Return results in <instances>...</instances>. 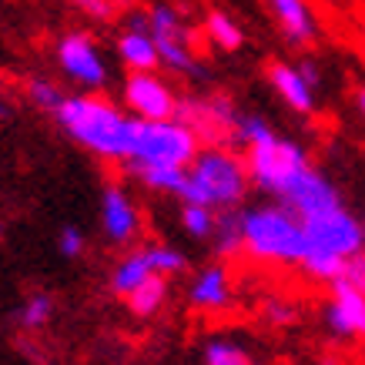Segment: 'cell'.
<instances>
[{
    "label": "cell",
    "mask_w": 365,
    "mask_h": 365,
    "mask_svg": "<svg viewBox=\"0 0 365 365\" xmlns=\"http://www.w3.org/2000/svg\"><path fill=\"white\" fill-rule=\"evenodd\" d=\"M235 138L242 144H262L268 138H275V131L268 128L265 118H258V114H238V121H235Z\"/></svg>",
    "instance_id": "obj_25"
},
{
    "label": "cell",
    "mask_w": 365,
    "mask_h": 365,
    "mask_svg": "<svg viewBox=\"0 0 365 365\" xmlns=\"http://www.w3.org/2000/svg\"><path fill=\"white\" fill-rule=\"evenodd\" d=\"M299 265L305 268L312 278H319V282H329V285H332L335 278H339V272H342L345 258H339V255H305Z\"/></svg>",
    "instance_id": "obj_26"
},
{
    "label": "cell",
    "mask_w": 365,
    "mask_h": 365,
    "mask_svg": "<svg viewBox=\"0 0 365 365\" xmlns=\"http://www.w3.org/2000/svg\"><path fill=\"white\" fill-rule=\"evenodd\" d=\"M148 258H151V268H155L158 275H178V272H185V255L178 252V248H168V245H151V248H144Z\"/></svg>",
    "instance_id": "obj_27"
},
{
    "label": "cell",
    "mask_w": 365,
    "mask_h": 365,
    "mask_svg": "<svg viewBox=\"0 0 365 365\" xmlns=\"http://www.w3.org/2000/svg\"><path fill=\"white\" fill-rule=\"evenodd\" d=\"M101 225H104L108 242L114 245L131 242L138 235V208L131 205L128 191L118 188V185H108L101 195Z\"/></svg>",
    "instance_id": "obj_12"
},
{
    "label": "cell",
    "mask_w": 365,
    "mask_h": 365,
    "mask_svg": "<svg viewBox=\"0 0 365 365\" xmlns=\"http://www.w3.org/2000/svg\"><path fill=\"white\" fill-rule=\"evenodd\" d=\"M242 242L245 252L258 262H278V265H299L309 252L305 222L302 215L275 201L242 215Z\"/></svg>",
    "instance_id": "obj_2"
},
{
    "label": "cell",
    "mask_w": 365,
    "mask_h": 365,
    "mask_svg": "<svg viewBox=\"0 0 365 365\" xmlns=\"http://www.w3.org/2000/svg\"><path fill=\"white\" fill-rule=\"evenodd\" d=\"M78 11H84V14H91V17H98V21H108L114 14V7H111V0H71Z\"/></svg>",
    "instance_id": "obj_33"
},
{
    "label": "cell",
    "mask_w": 365,
    "mask_h": 365,
    "mask_svg": "<svg viewBox=\"0 0 365 365\" xmlns=\"http://www.w3.org/2000/svg\"><path fill=\"white\" fill-rule=\"evenodd\" d=\"M205 34L211 37V44H218L222 51H238L245 41L242 27L228 17V14H208V21H205Z\"/></svg>",
    "instance_id": "obj_21"
},
{
    "label": "cell",
    "mask_w": 365,
    "mask_h": 365,
    "mask_svg": "<svg viewBox=\"0 0 365 365\" xmlns=\"http://www.w3.org/2000/svg\"><path fill=\"white\" fill-rule=\"evenodd\" d=\"M0 235H4V228H0Z\"/></svg>",
    "instance_id": "obj_37"
},
{
    "label": "cell",
    "mask_w": 365,
    "mask_h": 365,
    "mask_svg": "<svg viewBox=\"0 0 365 365\" xmlns=\"http://www.w3.org/2000/svg\"><path fill=\"white\" fill-rule=\"evenodd\" d=\"M155 37V34H151ZM191 34H158L155 37V47H158V57L161 64L178 71V74H191L195 71V54H191Z\"/></svg>",
    "instance_id": "obj_18"
},
{
    "label": "cell",
    "mask_w": 365,
    "mask_h": 365,
    "mask_svg": "<svg viewBox=\"0 0 365 365\" xmlns=\"http://www.w3.org/2000/svg\"><path fill=\"white\" fill-rule=\"evenodd\" d=\"M7 118H11V108H7V104L0 101V121H7Z\"/></svg>",
    "instance_id": "obj_35"
},
{
    "label": "cell",
    "mask_w": 365,
    "mask_h": 365,
    "mask_svg": "<svg viewBox=\"0 0 365 365\" xmlns=\"http://www.w3.org/2000/svg\"><path fill=\"white\" fill-rule=\"evenodd\" d=\"M118 51H121V61L131 71H155L161 64L158 57V47H155V37L144 31V27H128L118 41Z\"/></svg>",
    "instance_id": "obj_16"
},
{
    "label": "cell",
    "mask_w": 365,
    "mask_h": 365,
    "mask_svg": "<svg viewBox=\"0 0 365 365\" xmlns=\"http://www.w3.org/2000/svg\"><path fill=\"white\" fill-rule=\"evenodd\" d=\"M278 201L288 205V208L295 211V215H302V218H309V215H319V211H329V208H335V205H342L335 185L322 175L319 168H312V165L302 168L299 175L288 181L285 191L278 195Z\"/></svg>",
    "instance_id": "obj_10"
},
{
    "label": "cell",
    "mask_w": 365,
    "mask_h": 365,
    "mask_svg": "<svg viewBox=\"0 0 365 365\" xmlns=\"http://www.w3.org/2000/svg\"><path fill=\"white\" fill-rule=\"evenodd\" d=\"M248 168L218 144H208L201 148L198 155L191 158L188 175H185V185L178 191V198L185 201H201V205H211V208H235L242 205L245 191H248Z\"/></svg>",
    "instance_id": "obj_3"
},
{
    "label": "cell",
    "mask_w": 365,
    "mask_h": 365,
    "mask_svg": "<svg viewBox=\"0 0 365 365\" xmlns=\"http://www.w3.org/2000/svg\"><path fill=\"white\" fill-rule=\"evenodd\" d=\"M205 362L208 365H248L252 359H248V352H245L242 345L235 342H208L205 345Z\"/></svg>",
    "instance_id": "obj_28"
},
{
    "label": "cell",
    "mask_w": 365,
    "mask_h": 365,
    "mask_svg": "<svg viewBox=\"0 0 365 365\" xmlns=\"http://www.w3.org/2000/svg\"><path fill=\"white\" fill-rule=\"evenodd\" d=\"M265 319L272 322V325H292V322L299 319V312L292 309L288 302H268V305H265Z\"/></svg>",
    "instance_id": "obj_32"
},
{
    "label": "cell",
    "mask_w": 365,
    "mask_h": 365,
    "mask_svg": "<svg viewBox=\"0 0 365 365\" xmlns=\"http://www.w3.org/2000/svg\"><path fill=\"white\" fill-rule=\"evenodd\" d=\"M57 248H61L64 258H78V255L84 252V235H81L74 225H67V228H61V235H57Z\"/></svg>",
    "instance_id": "obj_31"
},
{
    "label": "cell",
    "mask_w": 365,
    "mask_h": 365,
    "mask_svg": "<svg viewBox=\"0 0 365 365\" xmlns=\"http://www.w3.org/2000/svg\"><path fill=\"white\" fill-rule=\"evenodd\" d=\"M165 299H168V275H158L155 272V275L144 278L134 292H128V309L138 319H148V315H155L165 305Z\"/></svg>",
    "instance_id": "obj_17"
},
{
    "label": "cell",
    "mask_w": 365,
    "mask_h": 365,
    "mask_svg": "<svg viewBox=\"0 0 365 365\" xmlns=\"http://www.w3.org/2000/svg\"><path fill=\"white\" fill-rule=\"evenodd\" d=\"M148 275H155V268H151V258H148V252H134L128 255L121 265L114 268L111 275V288L121 295V299H128V292H134V288L141 285Z\"/></svg>",
    "instance_id": "obj_19"
},
{
    "label": "cell",
    "mask_w": 365,
    "mask_h": 365,
    "mask_svg": "<svg viewBox=\"0 0 365 365\" xmlns=\"http://www.w3.org/2000/svg\"><path fill=\"white\" fill-rule=\"evenodd\" d=\"M228 302H232L228 272L222 265H208L191 285V305H198V309H225Z\"/></svg>",
    "instance_id": "obj_15"
},
{
    "label": "cell",
    "mask_w": 365,
    "mask_h": 365,
    "mask_svg": "<svg viewBox=\"0 0 365 365\" xmlns=\"http://www.w3.org/2000/svg\"><path fill=\"white\" fill-rule=\"evenodd\" d=\"M268 81H272V88L278 91V98L285 101L292 111H299V114H312V111H315V88H312L309 81L302 78L299 67H292V64H272V71H268Z\"/></svg>",
    "instance_id": "obj_13"
},
{
    "label": "cell",
    "mask_w": 365,
    "mask_h": 365,
    "mask_svg": "<svg viewBox=\"0 0 365 365\" xmlns=\"http://www.w3.org/2000/svg\"><path fill=\"white\" fill-rule=\"evenodd\" d=\"M215 218H218V208L201 205V201H185V208H181V225H185V232L195 235V238H211Z\"/></svg>",
    "instance_id": "obj_22"
},
{
    "label": "cell",
    "mask_w": 365,
    "mask_h": 365,
    "mask_svg": "<svg viewBox=\"0 0 365 365\" xmlns=\"http://www.w3.org/2000/svg\"><path fill=\"white\" fill-rule=\"evenodd\" d=\"M57 64L71 81H78L81 88L98 91L108 84V67H104V57L94 47L88 34H64L61 44H57Z\"/></svg>",
    "instance_id": "obj_8"
},
{
    "label": "cell",
    "mask_w": 365,
    "mask_h": 365,
    "mask_svg": "<svg viewBox=\"0 0 365 365\" xmlns=\"http://www.w3.org/2000/svg\"><path fill=\"white\" fill-rule=\"evenodd\" d=\"M178 121H185L195 131V138L205 144H222L228 134H235V121H238V111L228 98H188L178 101Z\"/></svg>",
    "instance_id": "obj_7"
},
{
    "label": "cell",
    "mask_w": 365,
    "mask_h": 365,
    "mask_svg": "<svg viewBox=\"0 0 365 365\" xmlns=\"http://www.w3.org/2000/svg\"><path fill=\"white\" fill-rule=\"evenodd\" d=\"M272 11H275L278 24L292 44H312L315 37V21H312V11L305 0H268Z\"/></svg>",
    "instance_id": "obj_14"
},
{
    "label": "cell",
    "mask_w": 365,
    "mask_h": 365,
    "mask_svg": "<svg viewBox=\"0 0 365 365\" xmlns=\"http://www.w3.org/2000/svg\"><path fill=\"white\" fill-rule=\"evenodd\" d=\"M195 155H198V138L185 121H178V118H161V121L138 118L134 121L131 155L124 161L131 165V171L161 168V165L188 168Z\"/></svg>",
    "instance_id": "obj_4"
},
{
    "label": "cell",
    "mask_w": 365,
    "mask_h": 365,
    "mask_svg": "<svg viewBox=\"0 0 365 365\" xmlns=\"http://www.w3.org/2000/svg\"><path fill=\"white\" fill-rule=\"evenodd\" d=\"M134 175L141 178L144 185L151 191H165V195H178L181 185H185V175H188V168H141V171H134Z\"/></svg>",
    "instance_id": "obj_23"
},
{
    "label": "cell",
    "mask_w": 365,
    "mask_h": 365,
    "mask_svg": "<svg viewBox=\"0 0 365 365\" xmlns=\"http://www.w3.org/2000/svg\"><path fill=\"white\" fill-rule=\"evenodd\" d=\"M54 118L74 141L84 144L94 155L111 158V161H124L131 155L134 121L138 118L121 114L108 101L88 98V94L61 98V104L54 108Z\"/></svg>",
    "instance_id": "obj_1"
},
{
    "label": "cell",
    "mask_w": 365,
    "mask_h": 365,
    "mask_svg": "<svg viewBox=\"0 0 365 365\" xmlns=\"http://www.w3.org/2000/svg\"><path fill=\"white\" fill-rule=\"evenodd\" d=\"M302 222H305V238H309V252L305 255H339V258H349V255L365 248V222L352 218L342 205L319 211V215H309Z\"/></svg>",
    "instance_id": "obj_6"
},
{
    "label": "cell",
    "mask_w": 365,
    "mask_h": 365,
    "mask_svg": "<svg viewBox=\"0 0 365 365\" xmlns=\"http://www.w3.org/2000/svg\"><path fill=\"white\" fill-rule=\"evenodd\" d=\"M27 98H31L37 108H44V111H54L57 104H61L57 88L51 84V81H44V78H31V81H27Z\"/></svg>",
    "instance_id": "obj_30"
},
{
    "label": "cell",
    "mask_w": 365,
    "mask_h": 365,
    "mask_svg": "<svg viewBox=\"0 0 365 365\" xmlns=\"http://www.w3.org/2000/svg\"><path fill=\"white\" fill-rule=\"evenodd\" d=\"M51 315H54V299H51L47 292H37V295H31V299L24 302L21 325L31 329V332H37V329H44L47 322H51Z\"/></svg>",
    "instance_id": "obj_24"
},
{
    "label": "cell",
    "mask_w": 365,
    "mask_h": 365,
    "mask_svg": "<svg viewBox=\"0 0 365 365\" xmlns=\"http://www.w3.org/2000/svg\"><path fill=\"white\" fill-rule=\"evenodd\" d=\"M325 325L342 339H365V295L355 288L332 285V302L325 305Z\"/></svg>",
    "instance_id": "obj_11"
},
{
    "label": "cell",
    "mask_w": 365,
    "mask_h": 365,
    "mask_svg": "<svg viewBox=\"0 0 365 365\" xmlns=\"http://www.w3.org/2000/svg\"><path fill=\"white\" fill-rule=\"evenodd\" d=\"M124 104L138 118H148V121H161V118H175L178 114V98L171 91V84L161 81L158 74H151V71H134L128 78Z\"/></svg>",
    "instance_id": "obj_9"
},
{
    "label": "cell",
    "mask_w": 365,
    "mask_h": 365,
    "mask_svg": "<svg viewBox=\"0 0 365 365\" xmlns=\"http://www.w3.org/2000/svg\"><path fill=\"white\" fill-rule=\"evenodd\" d=\"M309 165L312 161H309V155H305V148L295 141H288V138H278V134L262 144H252L248 161H245L255 188L268 191V195H275V198L285 191L288 181Z\"/></svg>",
    "instance_id": "obj_5"
},
{
    "label": "cell",
    "mask_w": 365,
    "mask_h": 365,
    "mask_svg": "<svg viewBox=\"0 0 365 365\" xmlns=\"http://www.w3.org/2000/svg\"><path fill=\"white\" fill-rule=\"evenodd\" d=\"M211 238H215L218 255H225V258L238 255L245 248V242H242V215H238L235 208H222V215L215 218V232H211Z\"/></svg>",
    "instance_id": "obj_20"
},
{
    "label": "cell",
    "mask_w": 365,
    "mask_h": 365,
    "mask_svg": "<svg viewBox=\"0 0 365 365\" xmlns=\"http://www.w3.org/2000/svg\"><path fill=\"white\" fill-rule=\"evenodd\" d=\"M359 108H362V114H365V88H359Z\"/></svg>",
    "instance_id": "obj_36"
},
{
    "label": "cell",
    "mask_w": 365,
    "mask_h": 365,
    "mask_svg": "<svg viewBox=\"0 0 365 365\" xmlns=\"http://www.w3.org/2000/svg\"><path fill=\"white\" fill-rule=\"evenodd\" d=\"M299 71H302V78L309 81L312 88H319V81H322V74H319V67L312 64V61H302V64H299Z\"/></svg>",
    "instance_id": "obj_34"
},
{
    "label": "cell",
    "mask_w": 365,
    "mask_h": 365,
    "mask_svg": "<svg viewBox=\"0 0 365 365\" xmlns=\"http://www.w3.org/2000/svg\"><path fill=\"white\" fill-rule=\"evenodd\" d=\"M332 285H342V288H355V292H362L365 295V248L362 252H355L345 258L342 272H339V278H335Z\"/></svg>",
    "instance_id": "obj_29"
}]
</instances>
